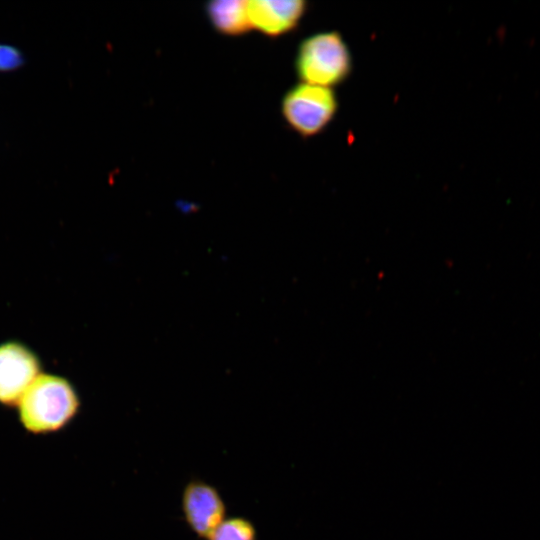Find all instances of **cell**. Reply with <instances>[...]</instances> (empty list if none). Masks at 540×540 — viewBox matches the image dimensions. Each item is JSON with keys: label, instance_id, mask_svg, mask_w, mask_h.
<instances>
[{"label": "cell", "instance_id": "obj_1", "mask_svg": "<svg viewBox=\"0 0 540 540\" xmlns=\"http://www.w3.org/2000/svg\"><path fill=\"white\" fill-rule=\"evenodd\" d=\"M20 423L32 434L55 433L78 414L79 396L63 377L39 374L17 404Z\"/></svg>", "mask_w": 540, "mask_h": 540}, {"label": "cell", "instance_id": "obj_2", "mask_svg": "<svg viewBox=\"0 0 540 540\" xmlns=\"http://www.w3.org/2000/svg\"><path fill=\"white\" fill-rule=\"evenodd\" d=\"M295 68L302 82L331 88L351 73V53L338 32L315 33L300 43Z\"/></svg>", "mask_w": 540, "mask_h": 540}, {"label": "cell", "instance_id": "obj_3", "mask_svg": "<svg viewBox=\"0 0 540 540\" xmlns=\"http://www.w3.org/2000/svg\"><path fill=\"white\" fill-rule=\"evenodd\" d=\"M337 110V96L331 88L304 82L289 89L281 102L284 120L302 137L321 133Z\"/></svg>", "mask_w": 540, "mask_h": 540}, {"label": "cell", "instance_id": "obj_4", "mask_svg": "<svg viewBox=\"0 0 540 540\" xmlns=\"http://www.w3.org/2000/svg\"><path fill=\"white\" fill-rule=\"evenodd\" d=\"M181 509L185 523L201 539H207L227 517L226 503L219 490L201 479H193L185 484Z\"/></svg>", "mask_w": 540, "mask_h": 540}, {"label": "cell", "instance_id": "obj_5", "mask_svg": "<svg viewBox=\"0 0 540 540\" xmlns=\"http://www.w3.org/2000/svg\"><path fill=\"white\" fill-rule=\"evenodd\" d=\"M37 356L25 345L7 342L0 345V404L17 405L39 375Z\"/></svg>", "mask_w": 540, "mask_h": 540}, {"label": "cell", "instance_id": "obj_6", "mask_svg": "<svg viewBox=\"0 0 540 540\" xmlns=\"http://www.w3.org/2000/svg\"><path fill=\"white\" fill-rule=\"evenodd\" d=\"M247 8L252 29L277 37L297 27L307 10V3L301 0H251Z\"/></svg>", "mask_w": 540, "mask_h": 540}, {"label": "cell", "instance_id": "obj_7", "mask_svg": "<svg viewBox=\"0 0 540 540\" xmlns=\"http://www.w3.org/2000/svg\"><path fill=\"white\" fill-rule=\"evenodd\" d=\"M245 0H218L206 5V13L217 32L241 35L252 29Z\"/></svg>", "mask_w": 540, "mask_h": 540}, {"label": "cell", "instance_id": "obj_8", "mask_svg": "<svg viewBox=\"0 0 540 540\" xmlns=\"http://www.w3.org/2000/svg\"><path fill=\"white\" fill-rule=\"evenodd\" d=\"M254 523L242 516L226 517L206 540H257Z\"/></svg>", "mask_w": 540, "mask_h": 540}, {"label": "cell", "instance_id": "obj_9", "mask_svg": "<svg viewBox=\"0 0 540 540\" xmlns=\"http://www.w3.org/2000/svg\"><path fill=\"white\" fill-rule=\"evenodd\" d=\"M24 64L25 57L17 47L0 43V73L16 71Z\"/></svg>", "mask_w": 540, "mask_h": 540}]
</instances>
